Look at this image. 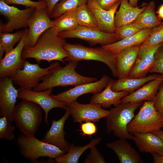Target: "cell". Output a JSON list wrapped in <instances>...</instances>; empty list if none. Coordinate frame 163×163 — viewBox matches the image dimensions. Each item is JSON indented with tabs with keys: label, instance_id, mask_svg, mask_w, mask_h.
Masks as SVG:
<instances>
[{
	"label": "cell",
	"instance_id": "cb8c5ba5",
	"mask_svg": "<svg viewBox=\"0 0 163 163\" xmlns=\"http://www.w3.org/2000/svg\"><path fill=\"white\" fill-rule=\"evenodd\" d=\"M114 80L110 79L104 89L100 92L93 94L90 103L99 104L104 108H109L112 105L114 106L121 102V99L129 93L126 91H114L111 88Z\"/></svg>",
	"mask_w": 163,
	"mask_h": 163
},
{
	"label": "cell",
	"instance_id": "30bf717a",
	"mask_svg": "<svg viewBox=\"0 0 163 163\" xmlns=\"http://www.w3.org/2000/svg\"><path fill=\"white\" fill-rule=\"evenodd\" d=\"M59 35L65 39H79L87 42L91 46L99 44L102 46L118 41L114 33H106L97 28L80 25L74 30L60 32Z\"/></svg>",
	"mask_w": 163,
	"mask_h": 163
},
{
	"label": "cell",
	"instance_id": "e575fe53",
	"mask_svg": "<svg viewBox=\"0 0 163 163\" xmlns=\"http://www.w3.org/2000/svg\"><path fill=\"white\" fill-rule=\"evenodd\" d=\"M5 117L0 118V139L11 141L14 138V131L15 127Z\"/></svg>",
	"mask_w": 163,
	"mask_h": 163
},
{
	"label": "cell",
	"instance_id": "1f68e13d",
	"mask_svg": "<svg viewBox=\"0 0 163 163\" xmlns=\"http://www.w3.org/2000/svg\"><path fill=\"white\" fill-rule=\"evenodd\" d=\"M75 14L79 25L98 29L94 16L87 3L82 4L77 8Z\"/></svg>",
	"mask_w": 163,
	"mask_h": 163
},
{
	"label": "cell",
	"instance_id": "44dd1931",
	"mask_svg": "<svg viewBox=\"0 0 163 163\" xmlns=\"http://www.w3.org/2000/svg\"><path fill=\"white\" fill-rule=\"evenodd\" d=\"M163 82V75L151 80L133 93L123 98L121 101L133 103L153 101Z\"/></svg>",
	"mask_w": 163,
	"mask_h": 163
},
{
	"label": "cell",
	"instance_id": "8d00e7d4",
	"mask_svg": "<svg viewBox=\"0 0 163 163\" xmlns=\"http://www.w3.org/2000/svg\"><path fill=\"white\" fill-rule=\"evenodd\" d=\"M149 72L159 73L163 75V44L158 47L155 54L153 64Z\"/></svg>",
	"mask_w": 163,
	"mask_h": 163
},
{
	"label": "cell",
	"instance_id": "ffe728a7",
	"mask_svg": "<svg viewBox=\"0 0 163 163\" xmlns=\"http://www.w3.org/2000/svg\"><path fill=\"white\" fill-rule=\"evenodd\" d=\"M133 140L139 151L149 153L152 155L163 153V140L152 132L134 133Z\"/></svg>",
	"mask_w": 163,
	"mask_h": 163
},
{
	"label": "cell",
	"instance_id": "ee69618b",
	"mask_svg": "<svg viewBox=\"0 0 163 163\" xmlns=\"http://www.w3.org/2000/svg\"><path fill=\"white\" fill-rule=\"evenodd\" d=\"M155 163H163V153L162 154L152 155Z\"/></svg>",
	"mask_w": 163,
	"mask_h": 163
},
{
	"label": "cell",
	"instance_id": "83f0119b",
	"mask_svg": "<svg viewBox=\"0 0 163 163\" xmlns=\"http://www.w3.org/2000/svg\"><path fill=\"white\" fill-rule=\"evenodd\" d=\"M155 4L153 1L147 4L145 10L132 22L134 25L142 30L152 28L160 25L162 22L155 14Z\"/></svg>",
	"mask_w": 163,
	"mask_h": 163
},
{
	"label": "cell",
	"instance_id": "d6a6232c",
	"mask_svg": "<svg viewBox=\"0 0 163 163\" xmlns=\"http://www.w3.org/2000/svg\"><path fill=\"white\" fill-rule=\"evenodd\" d=\"M87 0H60L54 7L50 16L56 18L64 13L87 3Z\"/></svg>",
	"mask_w": 163,
	"mask_h": 163
},
{
	"label": "cell",
	"instance_id": "e0dca14e",
	"mask_svg": "<svg viewBox=\"0 0 163 163\" xmlns=\"http://www.w3.org/2000/svg\"><path fill=\"white\" fill-rule=\"evenodd\" d=\"M71 115L68 107L64 115L59 119L52 121L50 129L48 130L42 141L55 146L67 152L70 148L69 144L66 140L64 126L66 120Z\"/></svg>",
	"mask_w": 163,
	"mask_h": 163
},
{
	"label": "cell",
	"instance_id": "74e56055",
	"mask_svg": "<svg viewBox=\"0 0 163 163\" xmlns=\"http://www.w3.org/2000/svg\"><path fill=\"white\" fill-rule=\"evenodd\" d=\"M8 5L16 4L21 5L28 8L32 7L39 9L47 7L46 3L42 1H34L31 0H3Z\"/></svg>",
	"mask_w": 163,
	"mask_h": 163
},
{
	"label": "cell",
	"instance_id": "7402d4cb",
	"mask_svg": "<svg viewBox=\"0 0 163 163\" xmlns=\"http://www.w3.org/2000/svg\"><path fill=\"white\" fill-rule=\"evenodd\" d=\"M117 156L120 163H143L139 154L126 140L120 139L107 143Z\"/></svg>",
	"mask_w": 163,
	"mask_h": 163
},
{
	"label": "cell",
	"instance_id": "4dcf8cb0",
	"mask_svg": "<svg viewBox=\"0 0 163 163\" xmlns=\"http://www.w3.org/2000/svg\"><path fill=\"white\" fill-rule=\"evenodd\" d=\"M24 30L13 33H1L0 35V60L2 56L11 51L14 45L22 38Z\"/></svg>",
	"mask_w": 163,
	"mask_h": 163
},
{
	"label": "cell",
	"instance_id": "ab89813d",
	"mask_svg": "<svg viewBox=\"0 0 163 163\" xmlns=\"http://www.w3.org/2000/svg\"><path fill=\"white\" fill-rule=\"evenodd\" d=\"M79 131L81 132L80 134L82 136L91 137L97 133V128L94 122H85L81 123Z\"/></svg>",
	"mask_w": 163,
	"mask_h": 163
},
{
	"label": "cell",
	"instance_id": "9c48e42d",
	"mask_svg": "<svg viewBox=\"0 0 163 163\" xmlns=\"http://www.w3.org/2000/svg\"><path fill=\"white\" fill-rule=\"evenodd\" d=\"M35 9L30 7L21 10L0 0V14L6 17L8 21L1 24L0 33H9L15 29L28 27L29 21Z\"/></svg>",
	"mask_w": 163,
	"mask_h": 163
},
{
	"label": "cell",
	"instance_id": "ac0fdd59",
	"mask_svg": "<svg viewBox=\"0 0 163 163\" xmlns=\"http://www.w3.org/2000/svg\"><path fill=\"white\" fill-rule=\"evenodd\" d=\"M87 4L94 16L98 28L104 32L114 33L115 14L120 4L107 11L101 7L94 0H87Z\"/></svg>",
	"mask_w": 163,
	"mask_h": 163
},
{
	"label": "cell",
	"instance_id": "7c38bea8",
	"mask_svg": "<svg viewBox=\"0 0 163 163\" xmlns=\"http://www.w3.org/2000/svg\"><path fill=\"white\" fill-rule=\"evenodd\" d=\"M53 91V88L41 91L20 88L18 98L31 101L40 106L45 113L44 122L48 124V114L51 109L59 108L66 110L68 107L65 103L56 100L51 97Z\"/></svg>",
	"mask_w": 163,
	"mask_h": 163
},
{
	"label": "cell",
	"instance_id": "f6af8a7d",
	"mask_svg": "<svg viewBox=\"0 0 163 163\" xmlns=\"http://www.w3.org/2000/svg\"><path fill=\"white\" fill-rule=\"evenodd\" d=\"M157 13L158 17L160 18L163 20V4L159 7Z\"/></svg>",
	"mask_w": 163,
	"mask_h": 163
},
{
	"label": "cell",
	"instance_id": "4316f807",
	"mask_svg": "<svg viewBox=\"0 0 163 163\" xmlns=\"http://www.w3.org/2000/svg\"><path fill=\"white\" fill-rule=\"evenodd\" d=\"M162 75L154 74L145 77L132 78L128 77L114 80L111 86L112 90L116 91H125L131 94L149 82L162 76Z\"/></svg>",
	"mask_w": 163,
	"mask_h": 163
},
{
	"label": "cell",
	"instance_id": "52a82bcc",
	"mask_svg": "<svg viewBox=\"0 0 163 163\" xmlns=\"http://www.w3.org/2000/svg\"><path fill=\"white\" fill-rule=\"evenodd\" d=\"M163 127V115L155 108L153 101H145L138 113L129 123L130 133L152 132Z\"/></svg>",
	"mask_w": 163,
	"mask_h": 163
},
{
	"label": "cell",
	"instance_id": "5bb4252c",
	"mask_svg": "<svg viewBox=\"0 0 163 163\" xmlns=\"http://www.w3.org/2000/svg\"><path fill=\"white\" fill-rule=\"evenodd\" d=\"M47 7L35 9L29 23L28 32L25 42V46L32 47L45 31L53 27Z\"/></svg>",
	"mask_w": 163,
	"mask_h": 163
},
{
	"label": "cell",
	"instance_id": "3957f363",
	"mask_svg": "<svg viewBox=\"0 0 163 163\" xmlns=\"http://www.w3.org/2000/svg\"><path fill=\"white\" fill-rule=\"evenodd\" d=\"M143 104L142 102L133 103L121 101L111 108L106 117L107 132L112 133L120 139H132L133 135L128 131L127 127L135 117L136 110Z\"/></svg>",
	"mask_w": 163,
	"mask_h": 163
},
{
	"label": "cell",
	"instance_id": "ba28073f",
	"mask_svg": "<svg viewBox=\"0 0 163 163\" xmlns=\"http://www.w3.org/2000/svg\"><path fill=\"white\" fill-rule=\"evenodd\" d=\"M59 66V63L55 62H51L46 68H42L38 63L32 64L26 60L23 68L18 70L10 78L21 89L32 90Z\"/></svg>",
	"mask_w": 163,
	"mask_h": 163
},
{
	"label": "cell",
	"instance_id": "b9f144b4",
	"mask_svg": "<svg viewBox=\"0 0 163 163\" xmlns=\"http://www.w3.org/2000/svg\"><path fill=\"white\" fill-rule=\"evenodd\" d=\"M102 8L109 10L118 4H120L121 0H94Z\"/></svg>",
	"mask_w": 163,
	"mask_h": 163
},
{
	"label": "cell",
	"instance_id": "d590c367",
	"mask_svg": "<svg viewBox=\"0 0 163 163\" xmlns=\"http://www.w3.org/2000/svg\"><path fill=\"white\" fill-rule=\"evenodd\" d=\"M140 30L130 23L115 28L114 33L118 41L132 36Z\"/></svg>",
	"mask_w": 163,
	"mask_h": 163
},
{
	"label": "cell",
	"instance_id": "60d3db41",
	"mask_svg": "<svg viewBox=\"0 0 163 163\" xmlns=\"http://www.w3.org/2000/svg\"><path fill=\"white\" fill-rule=\"evenodd\" d=\"M153 104L156 111L163 115V82L160 85L153 101Z\"/></svg>",
	"mask_w": 163,
	"mask_h": 163
},
{
	"label": "cell",
	"instance_id": "7a4b0ae2",
	"mask_svg": "<svg viewBox=\"0 0 163 163\" xmlns=\"http://www.w3.org/2000/svg\"><path fill=\"white\" fill-rule=\"evenodd\" d=\"M64 67L59 66L45 77L32 90L43 91L53 88L79 85L97 81L96 78L83 76L76 71L78 62L69 61Z\"/></svg>",
	"mask_w": 163,
	"mask_h": 163
},
{
	"label": "cell",
	"instance_id": "6da1fadb",
	"mask_svg": "<svg viewBox=\"0 0 163 163\" xmlns=\"http://www.w3.org/2000/svg\"><path fill=\"white\" fill-rule=\"evenodd\" d=\"M59 33L53 27L46 30L33 46H24L22 53V58L25 60L33 58L38 64L42 60L49 63L58 61L65 63L64 59L69 56L64 48L66 43L65 39L60 37Z\"/></svg>",
	"mask_w": 163,
	"mask_h": 163
},
{
	"label": "cell",
	"instance_id": "f35d334b",
	"mask_svg": "<svg viewBox=\"0 0 163 163\" xmlns=\"http://www.w3.org/2000/svg\"><path fill=\"white\" fill-rule=\"evenodd\" d=\"M96 146L92 147L90 149V152L85 160V163H105L104 156L101 154L96 148Z\"/></svg>",
	"mask_w": 163,
	"mask_h": 163
},
{
	"label": "cell",
	"instance_id": "4fadbf2b",
	"mask_svg": "<svg viewBox=\"0 0 163 163\" xmlns=\"http://www.w3.org/2000/svg\"><path fill=\"white\" fill-rule=\"evenodd\" d=\"M28 32V29L26 28L17 46L0 60V78H10L18 70L23 68L26 60L22 58L21 55Z\"/></svg>",
	"mask_w": 163,
	"mask_h": 163
},
{
	"label": "cell",
	"instance_id": "f1b7e54d",
	"mask_svg": "<svg viewBox=\"0 0 163 163\" xmlns=\"http://www.w3.org/2000/svg\"><path fill=\"white\" fill-rule=\"evenodd\" d=\"M101 139V137L95 138L83 146H75L72 144L67 153L55 159L56 162L57 163H77L80 157L86 150L96 146Z\"/></svg>",
	"mask_w": 163,
	"mask_h": 163
},
{
	"label": "cell",
	"instance_id": "bcb514c9",
	"mask_svg": "<svg viewBox=\"0 0 163 163\" xmlns=\"http://www.w3.org/2000/svg\"><path fill=\"white\" fill-rule=\"evenodd\" d=\"M153 133L163 140V131L161 129L153 131Z\"/></svg>",
	"mask_w": 163,
	"mask_h": 163
},
{
	"label": "cell",
	"instance_id": "9a60e30c",
	"mask_svg": "<svg viewBox=\"0 0 163 163\" xmlns=\"http://www.w3.org/2000/svg\"><path fill=\"white\" fill-rule=\"evenodd\" d=\"M68 107L75 122H98L101 119L106 117L109 113V110L103 109L99 104H83L76 101Z\"/></svg>",
	"mask_w": 163,
	"mask_h": 163
},
{
	"label": "cell",
	"instance_id": "8fae6325",
	"mask_svg": "<svg viewBox=\"0 0 163 163\" xmlns=\"http://www.w3.org/2000/svg\"><path fill=\"white\" fill-rule=\"evenodd\" d=\"M110 79L108 76L104 75L98 81L78 85L56 95L51 94V96L56 100L65 103L68 106L76 101L78 98L82 95L101 92L106 87Z\"/></svg>",
	"mask_w": 163,
	"mask_h": 163
},
{
	"label": "cell",
	"instance_id": "d4e9b609",
	"mask_svg": "<svg viewBox=\"0 0 163 163\" xmlns=\"http://www.w3.org/2000/svg\"><path fill=\"white\" fill-rule=\"evenodd\" d=\"M152 29L146 28L142 30L129 37L101 46L116 55L127 47L141 45L149 37L151 34Z\"/></svg>",
	"mask_w": 163,
	"mask_h": 163
},
{
	"label": "cell",
	"instance_id": "836d02e7",
	"mask_svg": "<svg viewBox=\"0 0 163 163\" xmlns=\"http://www.w3.org/2000/svg\"><path fill=\"white\" fill-rule=\"evenodd\" d=\"M163 43V22L159 25L152 28L149 37L140 46L139 52Z\"/></svg>",
	"mask_w": 163,
	"mask_h": 163
},
{
	"label": "cell",
	"instance_id": "5b68a950",
	"mask_svg": "<svg viewBox=\"0 0 163 163\" xmlns=\"http://www.w3.org/2000/svg\"><path fill=\"white\" fill-rule=\"evenodd\" d=\"M41 108L36 104L26 100H22L16 105L13 120L22 134L34 136L42 122Z\"/></svg>",
	"mask_w": 163,
	"mask_h": 163
},
{
	"label": "cell",
	"instance_id": "f546056e",
	"mask_svg": "<svg viewBox=\"0 0 163 163\" xmlns=\"http://www.w3.org/2000/svg\"><path fill=\"white\" fill-rule=\"evenodd\" d=\"M76 9L65 13L53 20V27L59 33L77 28L79 25L75 17Z\"/></svg>",
	"mask_w": 163,
	"mask_h": 163
},
{
	"label": "cell",
	"instance_id": "7bdbcfd3",
	"mask_svg": "<svg viewBox=\"0 0 163 163\" xmlns=\"http://www.w3.org/2000/svg\"><path fill=\"white\" fill-rule=\"evenodd\" d=\"M45 2L50 15L54 7L60 0H39Z\"/></svg>",
	"mask_w": 163,
	"mask_h": 163
},
{
	"label": "cell",
	"instance_id": "277c9868",
	"mask_svg": "<svg viewBox=\"0 0 163 163\" xmlns=\"http://www.w3.org/2000/svg\"><path fill=\"white\" fill-rule=\"evenodd\" d=\"M64 48L69 56L64 59L65 62L93 60L101 62L108 66L113 76L117 78L115 55L102 46L88 47L79 43L70 44L66 42Z\"/></svg>",
	"mask_w": 163,
	"mask_h": 163
},
{
	"label": "cell",
	"instance_id": "603a6c76",
	"mask_svg": "<svg viewBox=\"0 0 163 163\" xmlns=\"http://www.w3.org/2000/svg\"><path fill=\"white\" fill-rule=\"evenodd\" d=\"M162 44L151 47L143 51L139 52L135 64L128 77L140 78L146 77L152 66L155 54Z\"/></svg>",
	"mask_w": 163,
	"mask_h": 163
},
{
	"label": "cell",
	"instance_id": "d6986e66",
	"mask_svg": "<svg viewBox=\"0 0 163 163\" xmlns=\"http://www.w3.org/2000/svg\"><path fill=\"white\" fill-rule=\"evenodd\" d=\"M140 46L127 47L115 55L118 79L129 77L137 58Z\"/></svg>",
	"mask_w": 163,
	"mask_h": 163
},
{
	"label": "cell",
	"instance_id": "484cf974",
	"mask_svg": "<svg viewBox=\"0 0 163 163\" xmlns=\"http://www.w3.org/2000/svg\"><path fill=\"white\" fill-rule=\"evenodd\" d=\"M146 5L142 8L140 6L134 7L130 5L128 0H121L119 8L114 17L115 28L133 22L145 10Z\"/></svg>",
	"mask_w": 163,
	"mask_h": 163
},
{
	"label": "cell",
	"instance_id": "7dc6e473",
	"mask_svg": "<svg viewBox=\"0 0 163 163\" xmlns=\"http://www.w3.org/2000/svg\"><path fill=\"white\" fill-rule=\"evenodd\" d=\"M130 5L133 7H136L137 6L138 0H129Z\"/></svg>",
	"mask_w": 163,
	"mask_h": 163
},
{
	"label": "cell",
	"instance_id": "8992f818",
	"mask_svg": "<svg viewBox=\"0 0 163 163\" xmlns=\"http://www.w3.org/2000/svg\"><path fill=\"white\" fill-rule=\"evenodd\" d=\"M21 155L33 162L40 157L56 159L66 152L57 147L40 140L34 136L23 134L19 136L17 140Z\"/></svg>",
	"mask_w": 163,
	"mask_h": 163
},
{
	"label": "cell",
	"instance_id": "2e32d148",
	"mask_svg": "<svg viewBox=\"0 0 163 163\" xmlns=\"http://www.w3.org/2000/svg\"><path fill=\"white\" fill-rule=\"evenodd\" d=\"M12 79L9 77L0 79V115L12 122L13 114L18 92L20 90L14 86Z\"/></svg>",
	"mask_w": 163,
	"mask_h": 163
}]
</instances>
